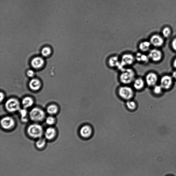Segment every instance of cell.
<instances>
[{
    "mask_svg": "<svg viewBox=\"0 0 176 176\" xmlns=\"http://www.w3.org/2000/svg\"><path fill=\"white\" fill-rule=\"evenodd\" d=\"M135 92V91L132 86L122 84L118 88L117 90L118 96L125 102L133 99Z\"/></svg>",
    "mask_w": 176,
    "mask_h": 176,
    "instance_id": "1",
    "label": "cell"
},
{
    "mask_svg": "<svg viewBox=\"0 0 176 176\" xmlns=\"http://www.w3.org/2000/svg\"><path fill=\"white\" fill-rule=\"evenodd\" d=\"M118 79L122 85H131L136 78L135 72L133 69L127 68L121 71Z\"/></svg>",
    "mask_w": 176,
    "mask_h": 176,
    "instance_id": "2",
    "label": "cell"
},
{
    "mask_svg": "<svg viewBox=\"0 0 176 176\" xmlns=\"http://www.w3.org/2000/svg\"><path fill=\"white\" fill-rule=\"evenodd\" d=\"M27 132L30 137L34 139L42 137L44 133L42 127L38 124L30 125L27 129Z\"/></svg>",
    "mask_w": 176,
    "mask_h": 176,
    "instance_id": "3",
    "label": "cell"
},
{
    "mask_svg": "<svg viewBox=\"0 0 176 176\" xmlns=\"http://www.w3.org/2000/svg\"><path fill=\"white\" fill-rule=\"evenodd\" d=\"M136 60L135 57L132 54L126 53L123 54L120 60V64L118 69L121 71L126 68V67L130 66L134 63Z\"/></svg>",
    "mask_w": 176,
    "mask_h": 176,
    "instance_id": "4",
    "label": "cell"
},
{
    "mask_svg": "<svg viewBox=\"0 0 176 176\" xmlns=\"http://www.w3.org/2000/svg\"><path fill=\"white\" fill-rule=\"evenodd\" d=\"M94 132L92 127L89 124H85L80 127L79 134L80 138L84 140H87L92 137Z\"/></svg>",
    "mask_w": 176,
    "mask_h": 176,
    "instance_id": "5",
    "label": "cell"
},
{
    "mask_svg": "<svg viewBox=\"0 0 176 176\" xmlns=\"http://www.w3.org/2000/svg\"><path fill=\"white\" fill-rule=\"evenodd\" d=\"M45 113L42 109L37 107L33 108L29 113L31 120L35 122L42 121L45 117Z\"/></svg>",
    "mask_w": 176,
    "mask_h": 176,
    "instance_id": "6",
    "label": "cell"
},
{
    "mask_svg": "<svg viewBox=\"0 0 176 176\" xmlns=\"http://www.w3.org/2000/svg\"><path fill=\"white\" fill-rule=\"evenodd\" d=\"M5 108L9 112H15L20 109V103L16 98L9 99L6 103Z\"/></svg>",
    "mask_w": 176,
    "mask_h": 176,
    "instance_id": "7",
    "label": "cell"
},
{
    "mask_svg": "<svg viewBox=\"0 0 176 176\" xmlns=\"http://www.w3.org/2000/svg\"><path fill=\"white\" fill-rule=\"evenodd\" d=\"M15 121L12 117H3L1 121V125L2 128L5 130H8L14 127Z\"/></svg>",
    "mask_w": 176,
    "mask_h": 176,
    "instance_id": "8",
    "label": "cell"
},
{
    "mask_svg": "<svg viewBox=\"0 0 176 176\" xmlns=\"http://www.w3.org/2000/svg\"><path fill=\"white\" fill-rule=\"evenodd\" d=\"M145 81L143 78L136 77L132 84V86L135 91H140L143 89L145 86Z\"/></svg>",
    "mask_w": 176,
    "mask_h": 176,
    "instance_id": "9",
    "label": "cell"
},
{
    "mask_svg": "<svg viewBox=\"0 0 176 176\" xmlns=\"http://www.w3.org/2000/svg\"><path fill=\"white\" fill-rule=\"evenodd\" d=\"M158 80V77L153 73H150L146 77L145 82L150 87L154 86Z\"/></svg>",
    "mask_w": 176,
    "mask_h": 176,
    "instance_id": "10",
    "label": "cell"
},
{
    "mask_svg": "<svg viewBox=\"0 0 176 176\" xmlns=\"http://www.w3.org/2000/svg\"><path fill=\"white\" fill-rule=\"evenodd\" d=\"M172 83V78L169 76H164L161 80L160 86L162 89H169L171 87Z\"/></svg>",
    "mask_w": 176,
    "mask_h": 176,
    "instance_id": "11",
    "label": "cell"
},
{
    "mask_svg": "<svg viewBox=\"0 0 176 176\" xmlns=\"http://www.w3.org/2000/svg\"><path fill=\"white\" fill-rule=\"evenodd\" d=\"M149 57L150 59L155 62L160 60L162 58V53L160 50L156 49L152 50L149 52Z\"/></svg>",
    "mask_w": 176,
    "mask_h": 176,
    "instance_id": "12",
    "label": "cell"
},
{
    "mask_svg": "<svg viewBox=\"0 0 176 176\" xmlns=\"http://www.w3.org/2000/svg\"><path fill=\"white\" fill-rule=\"evenodd\" d=\"M31 63L33 68L37 69L42 68L44 66V61L42 57H37L32 60Z\"/></svg>",
    "mask_w": 176,
    "mask_h": 176,
    "instance_id": "13",
    "label": "cell"
},
{
    "mask_svg": "<svg viewBox=\"0 0 176 176\" xmlns=\"http://www.w3.org/2000/svg\"><path fill=\"white\" fill-rule=\"evenodd\" d=\"M150 42L154 46L160 47L163 44L164 40L163 39L160 35H155L151 37Z\"/></svg>",
    "mask_w": 176,
    "mask_h": 176,
    "instance_id": "14",
    "label": "cell"
},
{
    "mask_svg": "<svg viewBox=\"0 0 176 176\" xmlns=\"http://www.w3.org/2000/svg\"><path fill=\"white\" fill-rule=\"evenodd\" d=\"M45 138L47 140L51 141L55 138L57 132L55 128L52 127H49L47 129L44 133Z\"/></svg>",
    "mask_w": 176,
    "mask_h": 176,
    "instance_id": "15",
    "label": "cell"
},
{
    "mask_svg": "<svg viewBox=\"0 0 176 176\" xmlns=\"http://www.w3.org/2000/svg\"><path fill=\"white\" fill-rule=\"evenodd\" d=\"M46 140L45 138L42 137L37 139L35 143V148L39 150H42L45 149L47 146Z\"/></svg>",
    "mask_w": 176,
    "mask_h": 176,
    "instance_id": "16",
    "label": "cell"
},
{
    "mask_svg": "<svg viewBox=\"0 0 176 176\" xmlns=\"http://www.w3.org/2000/svg\"><path fill=\"white\" fill-rule=\"evenodd\" d=\"M120 63V60L117 56L110 57L108 61V66L111 68H118Z\"/></svg>",
    "mask_w": 176,
    "mask_h": 176,
    "instance_id": "17",
    "label": "cell"
},
{
    "mask_svg": "<svg viewBox=\"0 0 176 176\" xmlns=\"http://www.w3.org/2000/svg\"><path fill=\"white\" fill-rule=\"evenodd\" d=\"M30 89L33 91H37L40 89L42 84L39 80L33 78L30 81L29 84Z\"/></svg>",
    "mask_w": 176,
    "mask_h": 176,
    "instance_id": "18",
    "label": "cell"
},
{
    "mask_svg": "<svg viewBox=\"0 0 176 176\" xmlns=\"http://www.w3.org/2000/svg\"><path fill=\"white\" fill-rule=\"evenodd\" d=\"M125 106L129 111L134 112L137 109L138 105L136 101L132 99L125 102Z\"/></svg>",
    "mask_w": 176,
    "mask_h": 176,
    "instance_id": "19",
    "label": "cell"
},
{
    "mask_svg": "<svg viewBox=\"0 0 176 176\" xmlns=\"http://www.w3.org/2000/svg\"><path fill=\"white\" fill-rule=\"evenodd\" d=\"M136 60L138 62L146 63L149 61V58L148 56H147L140 52H138L136 54L135 56Z\"/></svg>",
    "mask_w": 176,
    "mask_h": 176,
    "instance_id": "20",
    "label": "cell"
},
{
    "mask_svg": "<svg viewBox=\"0 0 176 176\" xmlns=\"http://www.w3.org/2000/svg\"><path fill=\"white\" fill-rule=\"evenodd\" d=\"M151 44L150 42L144 41V42L140 43L139 46V48L142 52H147L149 50Z\"/></svg>",
    "mask_w": 176,
    "mask_h": 176,
    "instance_id": "21",
    "label": "cell"
},
{
    "mask_svg": "<svg viewBox=\"0 0 176 176\" xmlns=\"http://www.w3.org/2000/svg\"><path fill=\"white\" fill-rule=\"evenodd\" d=\"M22 104L25 108L31 107L33 104V100L30 97H26L22 100Z\"/></svg>",
    "mask_w": 176,
    "mask_h": 176,
    "instance_id": "22",
    "label": "cell"
},
{
    "mask_svg": "<svg viewBox=\"0 0 176 176\" xmlns=\"http://www.w3.org/2000/svg\"><path fill=\"white\" fill-rule=\"evenodd\" d=\"M58 111V108L57 106L54 104L51 105L49 106L47 109L48 113L51 115H55Z\"/></svg>",
    "mask_w": 176,
    "mask_h": 176,
    "instance_id": "23",
    "label": "cell"
},
{
    "mask_svg": "<svg viewBox=\"0 0 176 176\" xmlns=\"http://www.w3.org/2000/svg\"><path fill=\"white\" fill-rule=\"evenodd\" d=\"M51 53V50L49 47H45L42 50V54L44 57H47Z\"/></svg>",
    "mask_w": 176,
    "mask_h": 176,
    "instance_id": "24",
    "label": "cell"
},
{
    "mask_svg": "<svg viewBox=\"0 0 176 176\" xmlns=\"http://www.w3.org/2000/svg\"><path fill=\"white\" fill-rule=\"evenodd\" d=\"M171 31L169 28L168 27H166L164 28L162 31L163 35L164 36L166 37V38H167V37H169L170 34H171Z\"/></svg>",
    "mask_w": 176,
    "mask_h": 176,
    "instance_id": "25",
    "label": "cell"
},
{
    "mask_svg": "<svg viewBox=\"0 0 176 176\" xmlns=\"http://www.w3.org/2000/svg\"><path fill=\"white\" fill-rule=\"evenodd\" d=\"M55 118L52 116H49L46 118V123L48 125H53L55 123Z\"/></svg>",
    "mask_w": 176,
    "mask_h": 176,
    "instance_id": "26",
    "label": "cell"
},
{
    "mask_svg": "<svg viewBox=\"0 0 176 176\" xmlns=\"http://www.w3.org/2000/svg\"><path fill=\"white\" fill-rule=\"evenodd\" d=\"M20 113L21 114L22 120L24 122H26L27 121V118H26V116L27 115V111L25 109L20 110Z\"/></svg>",
    "mask_w": 176,
    "mask_h": 176,
    "instance_id": "27",
    "label": "cell"
},
{
    "mask_svg": "<svg viewBox=\"0 0 176 176\" xmlns=\"http://www.w3.org/2000/svg\"><path fill=\"white\" fill-rule=\"evenodd\" d=\"M162 89V88L161 86L156 85L155 86L153 89V91L156 94H158L161 92Z\"/></svg>",
    "mask_w": 176,
    "mask_h": 176,
    "instance_id": "28",
    "label": "cell"
},
{
    "mask_svg": "<svg viewBox=\"0 0 176 176\" xmlns=\"http://www.w3.org/2000/svg\"><path fill=\"white\" fill-rule=\"evenodd\" d=\"M27 74L28 76H29V77L32 78L34 76L35 73L33 70H29L27 71Z\"/></svg>",
    "mask_w": 176,
    "mask_h": 176,
    "instance_id": "29",
    "label": "cell"
},
{
    "mask_svg": "<svg viewBox=\"0 0 176 176\" xmlns=\"http://www.w3.org/2000/svg\"><path fill=\"white\" fill-rule=\"evenodd\" d=\"M172 46L173 49L176 51V38L174 39L172 41Z\"/></svg>",
    "mask_w": 176,
    "mask_h": 176,
    "instance_id": "30",
    "label": "cell"
},
{
    "mask_svg": "<svg viewBox=\"0 0 176 176\" xmlns=\"http://www.w3.org/2000/svg\"><path fill=\"white\" fill-rule=\"evenodd\" d=\"M4 98V95L3 94L2 92L1 93V102L3 100V99Z\"/></svg>",
    "mask_w": 176,
    "mask_h": 176,
    "instance_id": "31",
    "label": "cell"
},
{
    "mask_svg": "<svg viewBox=\"0 0 176 176\" xmlns=\"http://www.w3.org/2000/svg\"><path fill=\"white\" fill-rule=\"evenodd\" d=\"M172 76L176 80V71L173 73H172Z\"/></svg>",
    "mask_w": 176,
    "mask_h": 176,
    "instance_id": "32",
    "label": "cell"
},
{
    "mask_svg": "<svg viewBox=\"0 0 176 176\" xmlns=\"http://www.w3.org/2000/svg\"><path fill=\"white\" fill-rule=\"evenodd\" d=\"M173 66L174 67L176 68V59L173 62Z\"/></svg>",
    "mask_w": 176,
    "mask_h": 176,
    "instance_id": "33",
    "label": "cell"
}]
</instances>
